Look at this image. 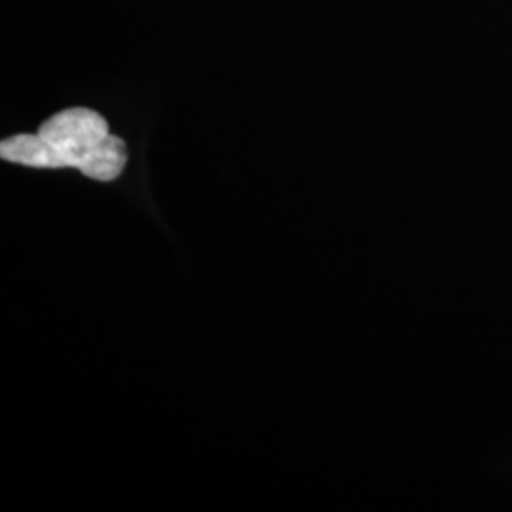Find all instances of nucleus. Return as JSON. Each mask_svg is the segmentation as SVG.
Wrapping results in <instances>:
<instances>
[{
  "label": "nucleus",
  "mask_w": 512,
  "mask_h": 512,
  "mask_svg": "<svg viewBox=\"0 0 512 512\" xmlns=\"http://www.w3.org/2000/svg\"><path fill=\"white\" fill-rule=\"evenodd\" d=\"M0 158L35 169L74 167L93 181L110 183L126 169L128 147L99 112L74 107L50 116L35 135L4 139Z\"/></svg>",
  "instance_id": "f257e3e1"
}]
</instances>
